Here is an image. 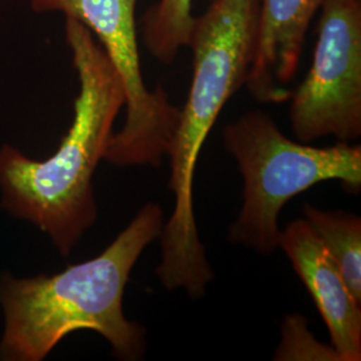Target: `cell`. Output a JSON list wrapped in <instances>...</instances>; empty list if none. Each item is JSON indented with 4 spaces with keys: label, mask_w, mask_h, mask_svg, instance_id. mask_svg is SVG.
<instances>
[{
    "label": "cell",
    "mask_w": 361,
    "mask_h": 361,
    "mask_svg": "<svg viewBox=\"0 0 361 361\" xmlns=\"http://www.w3.org/2000/svg\"><path fill=\"white\" fill-rule=\"evenodd\" d=\"M65 38L79 83L71 126L55 153L42 161L10 143L0 146V209L37 226L68 257L98 219L92 177L126 95L116 67L87 27L66 18Z\"/></svg>",
    "instance_id": "1"
},
{
    "label": "cell",
    "mask_w": 361,
    "mask_h": 361,
    "mask_svg": "<svg viewBox=\"0 0 361 361\" xmlns=\"http://www.w3.org/2000/svg\"><path fill=\"white\" fill-rule=\"evenodd\" d=\"M164 224L161 207L149 202L97 257L52 276L1 271L0 361L44 360L65 337L83 329L104 337L118 359H140L145 329L125 317L123 293L134 265Z\"/></svg>",
    "instance_id": "2"
},
{
    "label": "cell",
    "mask_w": 361,
    "mask_h": 361,
    "mask_svg": "<svg viewBox=\"0 0 361 361\" xmlns=\"http://www.w3.org/2000/svg\"><path fill=\"white\" fill-rule=\"evenodd\" d=\"M224 145L244 178V204L228 240L259 255L269 256L279 247V214L293 197L329 180H340L352 193L360 190V145L295 142L261 110L226 125Z\"/></svg>",
    "instance_id": "3"
},
{
    "label": "cell",
    "mask_w": 361,
    "mask_h": 361,
    "mask_svg": "<svg viewBox=\"0 0 361 361\" xmlns=\"http://www.w3.org/2000/svg\"><path fill=\"white\" fill-rule=\"evenodd\" d=\"M261 0H210L194 16L188 46L193 75L186 104L169 150V188L193 192L198 157L224 106L245 86L257 46Z\"/></svg>",
    "instance_id": "4"
},
{
    "label": "cell",
    "mask_w": 361,
    "mask_h": 361,
    "mask_svg": "<svg viewBox=\"0 0 361 361\" xmlns=\"http://www.w3.org/2000/svg\"><path fill=\"white\" fill-rule=\"evenodd\" d=\"M138 0H30L35 13H61L87 27L122 79L126 119L114 133L104 159L116 166H159L168 157L180 109L162 87L143 80L137 10Z\"/></svg>",
    "instance_id": "5"
},
{
    "label": "cell",
    "mask_w": 361,
    "mask_h": 361,
    "mask_svg": "<svg viewBox=\"0 0 361 361\" xmlns=\"http://www.w3.org/2000/svg\"><path fill=\"white\" fill-rule=\"evenodd\" d=\"M290 128L300 142L361 135V0H328L305 79L290 94Z\"/></svg>",
    "instance_id": "6"
},
{
    "label": "cell",
    "mask_w": 361,
    "mask_h": 361,
    "mask_svg": "<svg viewBox=\"0 0 361 361\" xmlns=\"http://www.w3.org/2000/svg\"><path fill=\"white\" fill-rule=\"evenodd\" d=\"M279 247L308 289L340 361H360L361 304L310 224L304 219L288 224L280 232Z\"/></svg>",
    "instance_id": "7"
},
{
    "label": "cell",
    "mask_w": 361,
    "mask_h": 361,
    "mask_svg": "<svg viewBox=\"0 0 361 361\" xmlns=\"http://www.w3.org/2000/svg\"><path fill=\"white\" fill-rule=\"evenodd\" d=\"M328 0H261L255 59L246 89L261 104H281L295 78L310 23Z\"/></svg>",
    "instance_id": "8"
},
{
    "label": "cell",
    "mask_w": 361,
    "mask_h": 361,
    "mask_svg": "<svg viewBox=\"0 0 361 361\" xmlns=\"http://www.w3.org/2000/svg\"><path fill=\"white\" fill-rule=\"evenodd\" d=\"M304 219L334 258L349 290L361 304V219L347 212H325L305 204Z\"/></svg>",
    "instance_id": "9"
},
{
    "label": "cell",
    "mask_w": 361,
    "mask_h": 361,
    "mask_svg": "<svg viewBox=\"0 0 361 361\" xmlns=\"http://www.w3.org/2000/svg\"><path fill=\"white\" fill-rule=\"evenodd\" d=\"M193 20V0H158L141 20L143 46L158 62L171 65L188 46Z\"/></svg>",
    "instance_id": "10"
},
{
    "label": "cell",
    "mask_w": 361,
    "mask_h": 361,
    "mask_svg": "<svg viewBox=\"0 0 361 361\" xmlns=\"http://www.w3.org/2000/svg\"><path fill=\"white\" fill-rule=\"evenodd\" d=\"M274 360L340 361L335 349L324 347L307 328V320L300 314L288 316L283 324V340L276 350Z\"/></svg>",
    "instance_id": "11"
}]
</instances>
